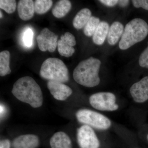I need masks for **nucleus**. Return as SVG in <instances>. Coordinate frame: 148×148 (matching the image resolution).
I'll return each mask as SVG.
<instances>
[{"label": "nucleus", "instance_id": "obj_1", "mask_svg": "<svg viewBox=\"0 0 148 148\" xmlns=\"http://www.w3.org/2000/svg\"><path fill=\"white\" fill-rule=\"evenodd\" d=\"M12 92L19 101L33 108H39L42 105L43 98L41 89L32 77H22L17 80L13 85Z\"/></svg>", "mask_w": 148, "mask_h": 148}, {"label": "nucleus", "instance_id": "obj_2", "mask_svg": "<svg viewBox=\"0 0 148 148\" xmlns=\"http://www.w3.org/2000/svg\"><path fill=\"white\" fill-rule=\"evenodd\" d=\"M101 61L90 57L80 62L74 69L73 77L79 84L87 87H93L100 84L99 72Z\"/></svg>", "mask_w": 148, "mask_h": 148}, {"label": "nucleus", "instance_id": "obj_3", "mask_svg": "<svg viewBox=\"0 0 148 148\" xmlns=\"http://www.w3.org/2000/svg\"><path fill=\"white\" fill-rule=\"evenodd\" d=\"M148 34V25L145 20L140 18L132 19L125 27L119 42L120 49L126 50L142 41Z\"/></svg>", "mask_w": 148, "mask_h": 148}, {"label": "nucleus", "instance_id": "obj_4", "mask_svg": "<svg viewBox=\"0 0 148 148\" xmlns=\"http://www.w3.org/2000/svg\"><path fill=\"white\" fill-rule=\"evenodd\" d=\"M40 75L44 79L61 83L69 81V71L63 61L56 58H48L41 66Z\"/></svg>", "mask_w": 148, "mask_h": 148}, {"label": "nucleus", "instance_id": "obj_5", "mask_svg": "<svg viewBox=\"0 0 148 148\" xmlns=\"http://www.w3.org/2000/svg\"><path fill=\"white\" fill-rule=\"evenodd\" d=\"M77 119L81 123L96 129L106 130L111 126L110 120L102 114L88 109H81L76 113Z\"/></svg>", "mask_w": 148, "mask_h": 148}, {"label": "nucleus", "instance_id": "obj_6", "mask_svg": "<svg viewBox=\"0 0 148 148\" xmlns=\"http://www.w3.org/2000/svg\"><path fill=\"white\" fill-rule=\"evenodd\" d=\"M116 98L110 92H99L92 94L89 98V103L93 108L103 111H114L119 108L116 103Z\"/></svg>", "mask_w": 148, "mask_h": 148}, {"label": "nucleus", "instance_id": "obj_7", "mask_svg": "<svg viewBox=\"0 0 148 148\" xmlns=\"http://www.w3.org/2000/svg\"><path fill=\"white\" fill-rule=\"evenodd\" d=\"M77 140L80 148H99L100 143L93 130L84 125L77 131Z\"/></svg>", "mask_w": 148, "mask_h": 148}, {"label": "nucleus", "instance_id": "obj_8", "mask_svg": "<svg viewBox=\"0 0 148 148\" xmlns=\"http://www.w3.org/2000/svg\"><path fill=\"white\" fill-rule=\"evenodd\" d=\"M57 39L58 36L47 28L43 29L37 38L40 50L42 51L48 50L50 52H54L56 50L58 43Z\"/></svg>", "mask_w": 148, "mask_h": 148}, {"label": "nucleus", "instance_id": "obj_9", "mask_svg": "<svg viewBox=\"0 0 148 148\" xmlns=\"http://www.w3.org/2000/svg\"><path fill=\"white\" fill-rule=\"evenodd\" d=\"M130 94L136 103H143L148 101V76L134 84L130 89Z\"/></svg>", "mask_w": 148, "mask_h": 148}, {"label": "nucleus", "instance_id": "obj_10", "mask_svg": "<svg viewBox=\"0 0 148 148\" xmlns=\"http://www.w3.org/2000/svg\"><path fill=\"white\" fill-rule=\"evenodd\" d=\"M47 86L53 98L58 101H65L73 92L71 88L63 83L49 81Z\"/></svg>", "mask_w": 148, "mask_h": 148}, {"label": "nucleus", "instance_id": "obj_11", "mask_svg": "<svg viewBox=\"0 0 148 148\" xmlns=\"http://www.w3.org/2000/svg\"><path fill=\"white\" fill-rule=\"evenodd\" d=\"M39 144L38 137L33 134L20 135L12 143L13 148H37Z\"/></svg>", "mask_w": 148, "mask_h": 148}, {"label": "nucleus", "instance_id": "obj_12", "mask_svg": "<svg viewBox=\"0 0 148 148\" xmlns=\"http://www.w3.org/2000/svg\"><path fill=\"white\" fill-rule=\"evenodd\" d=\"M18 16L23 21H28L34 14V3L32 0H20L17 5Z\"/></svg>", "mask_w": 148, "mask_h": 148}, {"label": "nucleus", "instance_id": "obj_13", "mask_svg": "<svg viewBox=\"0 0 148 148\" xmlns=\"http://www.w3.org/2000/svg\"><path fill=\"white\" fill-rule=\"evenodd\" d=\"M51 148H72L71 140L66 133L58 132L53 134L51 138Z\"/></svg>", "mask_w": 148, "mask_h": 148}, {"label": "nucleus", "instance_id": "obj_14", "mask_svg": "<svg viewBox=\"0 0 148 148\" xmlns=\"http://www.w3.org/2000/svg\"><path fill=\"white\" fill-rule=\"evenodd\" d=\"M124 27L121 22L115 21L111 25L108 36V41L110 45H115L119 40L124 31Z\"/></svg>", "mask_w": 148, "mask_h": 148}, {"label": "nucleus", "instance_id": "obj_15", "mask_svg": "<svg viewBox=\"0 0 148 148\" xmlns=\"http://www.w3.org/2000/svg\"><path fill=\"white\" fill-rule=\"evenodd\" d=\"M110 29L109 24L106 21H101L92 36L93 42L97 45H102L108 37Z\"/></svg>", "mask_w": 148, "mask_h": 148}, {"label": "nucleus", "instance_id": "obj_16", "mask_svg": "<svg viewBox=\"0 0 148 148\" xmlns=\"http://www.w3.org/2000/svg\"><path fill=\"white\" fill-rule=\"evenodd\" d=\"M91 16V12L90 10L86 8L82 9L77 14L73 20L74 28L77 29H82Z\"/></svg>", "mask_w": 148, "mask_h": 148}, {"label": "nucleus", "instance_id": "obj_17", "mask_svg": "<svg viewBox=\"0 0 148 148\" xmlns=\"http://www.w3.org/2000/svg\"><path fill=\"white\" fill-rule=\"evenodd\" d=\"M71 3L68 0H61L56 3L52 10L53 16L57 18H61L66 16L71 10Z\"/></svg>", "mask_w": 148, "mask_h": 148}, {"label": "nucleus", "instance_id": "obj_18", "mask_svg": "<svg viewBox=\"0 0 148 148\" xmlns=\"http://www.w3.org/2000/svg\"><path fill=\"white\" fill-rule=\"evenodd\" d=\"M10 53L8 51H3L0 53V75L3 77L11 72L10 67Z\"/></svg>", "mask_w": 148, "mask_h": 148}, {"label": "nucleus", "instance_id": "obj_19", "mask_svg": "<svg viewBox=\"0 0 148 148\" xmlns=\"http://www.w3.org/2000/svg\"><path fill=\"white\" fill-rule=\"evenodd\" d=\"M58 53L62 56L69 57L72 56L75 53V49L64 40L60 38L57 43Z\"/></svg>", "mask_w": 148, "mask_h": 148}, {"label": "nucleus", "instance_id": "obj_20", "mask_svg": "<svg viewBox=\"0 0 148 148\" xmlns=\"http://www.w3.org/2000/svg\"><path fill=\"white\" fill-rule=\"evenodd\" d=\"M53 4L51 0H36L34 2L35 12L39 14L46 13Z\"/></svg>", "mask_w": 148, "mask_h": 148}, {"label": "nucleus", "instance_id": "obj_21", "mask_svg": "<svg viewBox=\"0 0 148 148\" xmlns=\"http://www.w3.org/2000/svg\"><path fill=\"white\" fill-rule=\"evenodd\" d=\"M99 18L92 16L84 29V33L88 37L93 36L100 23Z\"/></svg>", "mask_w": 148, "mask_h": 148}, {"label": "nucleus", "instance_id": "obj_22", "mask_svg": "<svg viewBox=\"0 0 148 148\" xmlns=\"http://www.w3.org/2000/svg\"><path fill=\"white\" fill-rule=\"evenodd\" d=\"M16 1L14 0H1L0 8L8 14L13 13L16 10Z\"/></svg>", "mask_w": 148, "mask_h": 148}, {"label": "nucleus", "instance_id": "obj_23", "mask_svg": "<svg viewBox=\"0 0 148 148\" xmlns=\"http://www.w3.org/2000/svg\"><path fill=\"white\" fill-rule=\"evenodd\" d=\"M139 63L141 67L148 69V46L140 55Z\"/></svg>", "mask_w": 148, "mask_h": 148}, {"label": "nucleus", "instance_id": "obj_24", "mask_svg": "<svg viewBox=\"0 0 148 148\" xmlns=\"http://www.w3.org/2000/svg\"><path fill=\"white\" fill-rule=\"evenodd\" d=\"M34 33L32 29H29L24 33V44L28 47H30L32 45Z\"/></svg>", "mask_w": 148, "mask_h": 148}, {"label": "nucleus", "instance_id": "obj_25", "mask_svg": "<svg viewBox=\"0 0 148 148\" xmlns=\"http://www.w3.org/2000/svg\"><path fill=\"white\" fill-rule=\"evenodd\" d=\"M61 38L64 40L72 47H73L76 44V41L75 36L70 32H66L64 35L61 36Z\"/></svg>", "mask_w": 148, "mask_h": 148}, {"label": "nucleus", "instance_id": "obj_26", "mask_svg": "<svg viewBox=\"0 0 148 148\" xmlns=\"http://www.w3.org/2000/svg\"><path fill=\"white\" fill-rule=\"evenodd\" d=\"M133 5L136 8H142L148 10V0H133L132 1Z\"/></svg>", "mask_w": 148, "mask_h": 148}, {"label": "nucleus", "instance_id": "obj_27", "mask_svg": "<svg viewBox=\"0 0 148 148\" xmlns=\"http://www.w3.org/2000/svg\"><path fill=\"white\" fill-rule=\"evenodd\" d=\"M100 2L106 6L113 7L116 5L118 3L119 1L117 0H101L99 1Z\"/></svg>", "mask_w": 148, "mask_h": 148}, {"label": "nucleus", "instance_id": "obj_28", "mask_svg": "<svg viewBox=\"0 0 148 148\" xmlns=\"http://www.w3.org/2000/svg\"><path fill=\"white\" fill-rule=\"evenodd\" d=\"M11 143L8 140H1L0 142V148H10Z\"/></svg>", "mask_w": 148, "mask_h": 148}, {"label": "nucleus", "instance_id": "obj_29", "mask_svg": "<svg viewBox=\"0 0 148 148\" xmlns=\"http://www.w3.org/2000/svg\"><path fill=\"white\" fill-rule=\"evenodd\" d=\"M129 1H119L118 3L119 4V5L121 6L124 7L126 6L129 3Z\"/></svg>", "mask_w": 148, "mask_h": 148}, {"label": "nucleus", "instance_id": "obj_30", "mask_svg": "<svg viewBox=\"0 0 148 148\" xmlns=\"http://www.w3.org/2000/svg\"><path fill=\"white\" fill-rule=\"evenodd\" d=\"M0 12H0V13H1V15H0V18H1L3 16V14L2 13L1 11Z\"/></svg>", "mask_w": 148, "mask_h": 148}, {"label": "nucleus", "instance_id": "obj_31", "mask_svg": "<svg viewBox=\"0 0 148 148\" xmlns=\"http://www.w3.org/2000/svg\"></svg>", "mask_w": 148, "mask_h": 148}]
</instances>
